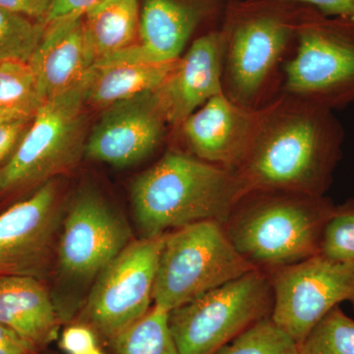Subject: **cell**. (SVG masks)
<instances>
[{
  "label": "cell",
  "mask_w": 354,
  "mask_h": 354,
  "mask_svg": "<svg viewBox=\"0 0 354 354\" xmlns=\"http://www.w3.org/2000/svg\"><path fill=\"white\" fill-rule=\"evenodd\" d=\"M344 140L334 111L281 93L264 106L255 136L232 172L244 196L252 192L325 196Z\"/></svg>",
  "instance_id": "1"
},
{
  "label": "cell",
  "mask_w": 354,
  "mask_h": 354,
  "mask_svg": "<svg viewBox=\"0 0 354 354\" xmlns=\"http://www.w3.org/2000/svg\"><path fill=\"white\" fill-rule=\"evenodd\" d=\"M309 6L281 0H227L223 37V91L235 104L259 109L276 95L283 59L295 50Z\"/></svg>",
  "instance_id": "2"
},
{
  "label": "cell",
  "mask_w": 354,
  "mask_h": 354,
  "mask_svg": "<svg viewBox=\"0 0 354 354\" xmlns=\"http://www.w3.org/2000/svg\"><path fill=\"white\" fill-rule=\"evenodd\" d=\"M244 197L232 171L171 151L135 179L131 199L141 237L199 223H227Z\"/></svg>",
  "instance_id": "3"
},
{
  "label": "cell",
  "mask_w": 354,
  "mask_h": 354,
  "mask_svg": "<svg viewBox=\"0 0 354 354\" xmlns=\"http://www.w3.org/2000/svg\"><path fill=\"white\" fill-rule=\"evenodd\" d=\"M335 208L325 196L248 193L225 228L237 252L254 268L277 271L320 253L324 227Z\"/></svg>",
  "instance_id": "4"
},
{
  "label": "cell",
  "mask_w": 354,
  "mask_h": 354,
  "mask_svg": "<svg viewBox=\"0 0 354 354\" xmlns=\"http://www.w3.org/2000/svg\"><path fill=\"white\" fill-rule=\"evenodd\" d=\"M133 241L127 221L100 193L81 191L65 211L55 260L53 304L62 323L82 309L100 274Z\"/></svg>",
  "instance_id": "5"
},
{
  "label": "cell",
  "mask_w": 354,
  "mask_h": 354,
  "mask_svg": "<svg viewBox=\"0 0 354 354\" xmlns=\"http://www.w3.org/2000/svg\"><path fill=\"white\" fill-rule=\"evenodd\" d=\"M254 269L232 245L223 223L205 221L177 228L165 234L153 305L171 312Z\"/></svg>",
  "instance_id": "6"
},
{
  "label": "cell",
  "mask_w": 354,
  "mask_h": 354,
  "mask_svg": "<svg viewBox=\"0 0 354 354\" xmlns=\"http://www.w3.org/2000/svg\"><path fill=\"white\" fill-rule=\"evenodd\" d=\"M281 93L330 109L354 102V22L309 7L292 57L283 67Z\"/></svg>",
  "instance_id": "7"
},
{
  "label": "cell",
  "mask_w": 354,
  "mask_h": 354,
  "mask_svg": "<svg viewBox=\"0 0 354 354\" xmlns=\"http://www.w3.org/2000/svg\"><path fill=\"white\" fill-rule=\"evenodd\" d=\"M86 106L84 81L44 102L12 156L0 167V193L41 185L80 160L88 134Z\"/></svg>",
  "instance_id": "8"
},
{
  "label": "cell",
  "mask_w": 354,
  "mask_h": 354,
  "mask_svg": "<svg viewBox=\"0 0 354 354\" xmlns=\"http://www.w3.org/2000/svg\"><path fill=\"white\" fill-rule=\"evenodd\" d=\"M274 306L271 276L254 269L169 312L181 354H215Z\"/></svg>",
  "instance_id": "9"
},
{
  "label": "cell",
  "mask_w": 354,
  "mask_h": 354,
  "mask_svg": "<svg viewBox=\"0 0 354 354\" xmlns=\"http://www.w3.org/2000/svg\"><path fill=\"white\" fill-rule=\"evenodd\" d=\"M165 234L132 241L109 263L81 309L80 324L113 342L150 311Z\"/></svg>",
  "instance_id": "10"
},
{
  "label": "cell",
  "mask_w": 354,
  "mask_h": 354,
  "mask_svg": "<svg viewBox=\"0 0 354 354\" xmlns=\"http://www.w3.org/2000/svg\"><path fill=\"white\" fill-rule=\"evenodd\" d=\"M271 279L272 319L298 344L342 302L348 301L354 308V261L317 254L274 271Z\"/></svg>",
  "instance_id": "11"
},
{
  "label": "cell",
  "mask_w": 354,
  "mask_h": 354,
  "mask_svg": "<svg viewBox=\"0 0 354 354\" xmlns=\"http://www.w3.org/2000/svg\"><path fill=\"white\" fill-rule=\"evenodd\" d=\"M64 216L53 179L0 214V277L41 279L48 274L55 266Z\"/></svg>",
  "instance_id": "12"
},
{
  "label": "cell",
  "mask_w": 354,
  "mask_h": 354,
  "mask_svg": "<svg viewBox=\"0 0 354 354\" xmlns=\"http://www.w3.org/2000/svg\"><path fill=\"white\" fill-rule=\"evenodd\" d=\"M167 124L156 90L116 102L88 133L84 156L118 169L131 167L157 150Z\"/></svg>",
  "instance_id": "13"
},
{
  "label": "cell",
  "mask_w": 354,
  "mask_h": 354,
  "mask_svg": "<svg viewBox=\"0 0 354 354\" xmlns=\"http://www.w3.org/2000/svg\"><path fill=\"white\" fill-rule=\"evenodd\" d=\"M227 3V0H141L138 43L99 64L179 59L199 26L216 13L223 14Z\"/></svg>",
  "instance_id": "14"
},
{
  "label": "cell",
  "mask_w": 354,
  "mask_h": 354,
  "mask_svg": "<svg viewBox=\"0 0 354 354\" xmlns=\"http://www.w3.org/2000/svg\"><path fill=\"white\" fill-rule=\"evenodd\" d=\"M263 111L264 106L243 108L221 93L203 104L179 127L195 158L232 171L248 150Z\"/></svg>",
  "instance_id": "15"
},
{
  "label": "cell",
  "mask_w": 354,
  "mask_h": 354,
  "mask_svg": "<svg viewBox=\"0 0 354 354\" xmlns=\"http://www.w3.org/2000/svg\"><path fill=\"white\" fill-rule=\"evenodd\" d=\"M223 62L221 29L193 41L171 75L156 90L169 124L180 127L209 99L223 93Z\"/></svg>",
  "instance_id": "16"
},
{
  "label": "cell",
  "mask_w": 354,
  "mask_h": 354,
  "mask_svg": "<svg viewBox=\"0 0 354 354\" xmlns=\"http://www.w3.org/2000/svg\"><path fill=\"white\" fill-rule=\"evenodd\" d=\"M29 62L44 102L80 85L95 64L83 15L46 24Z\"/></svg>",
  "instance_id": "17"
},
{
  "label": "cell",
  "mask_w": 354,
  "mask_h": 354,
  "mask_svg": "<svg viewBox=\"0 0 354 354\" xmlns=\"http://www.w3.org/2000/svg\"><path fill=\"white\" fill-rule=\"evenodd\" d=\"M0 323L41 348L57 339L62 322L39 279L6 276L0 277Z\"/></svg>",
  "instance_id": "18"
},
{
  "label": "cell",
  "mask_w": 354,
  "mask_h": 354,
  "mask_svg": "<svg viewBox=\"0 0 354 354\" xmlns=\"http://www.w3.org/2000/svg\"><path fill=\"white\" fill-rule=\"evenodd\" d=\"M178 62H113L95 65L84 80L87 106L102 109L160 88Z\"/></svg>",
  "instance_id": "19"
},
{
  "label": "cell",
  "mask_w": 354,
  "mask_h": 354,
  "mask_svg": "<svg viewBox=\"0 0 354 354\" xmlns=\"http://www.w3.org/2000/svg\"><path fill=\"white\" fill-rule=\"evenodd\" d=\"M140 15L141 0H100L83 14L95 64L138 43Z\"/></svg>",
  "instance_id": "20"
},
{
  "label": "cell",
  "mask_w": 354,
  "mask_h": 354,
  "mask_svg": "<svg viewBox=\"0 0 354 354\" xmlns=\"http://www.w3.org/2000/svg\"><path fill=\"white\" fill-rule=\"evenodd\" d=\"M43 104L29 62L0 64V121L32 120Z\"/></svg>",
  "instance_id": "21"
},
{
  "label": "cell",
  "mask_w": 354,
  "mask_h": 354,
  "mask_svg": "<svg viewBox=\"0 0 354 354\" xmlns=\"http://www.w3.org/2000/svg\"><path fill=\"white\" fill-rule=\"evenodd\" d=\"M169 318V312L153 305L143 318L111 342L115 354H181Z\"/></svg>",
  "instance_id": "22"
},
{
  "label": "cell",
  "mask_w": 354,
  "mask_h": 354,
  "mask_svg": "<svg viewBox=\"0 0 354 354\" xmlns=\"http://www.w3.org/2000/svg\"><path fill=\"white\" fill-rule=\"evenodd\" d=\"M215 354H299V344L269 316L247 328Z\"/></svg>",
  "instance_id": "23"
},
{
  "label": "cell",
  "mask_w": 354,
  "mask_h": 354,
  "mask_svg": "<svg viewBox=\"0 0 354 354\" xmlns=\"http://www.w3.org/2000/svg\"><path fill=\"white\" fill-rule=\"evenodd\" d=\"M46 23L0 7V64L30 62L46 31Z\"/></svg>",
  "instance_id": "24"
},
{
  "label": "cell",
  "mask_w": 354,
  "mask_h": 354,
  "mask_svg": "<svg viewBox=\"0 0 354 354\" xmlns=\"http://www.w3.org/2000/svg\"><path fill=\"white\" fill-rule=\"evenodd\" d=\"M299 354H354L353 319L335 307L299 344Z\"/></svg>",
  "instance_id": "25"
},
{
  "label": "cell",
  "mask_w": 354,
  "mask_h": 354,
  "mask_svg": "<svg viewBox=\"0 0 354 354\" xmlns=\"http://www.w3.org/2000/svg\"><path fill=\"white\" fill-rule=\"evenodd\" d=\"M337 261H354V200L337 207L324 227L320 253Z\"/></svg>",
  "instance_id": "26"
},
{
  "label": "cell",
  "mask_w": 354,
  "mask_h": 354,
  "mask_svg": "<svg viewBox=\"0 0 354 354\" xmlns=\"http://www.w3.org/2000/svg\"><path fill=\"white\" fill-rule=\"evenodd\" d=\"M60 346L69 354L84 353L97 346L95 333L84 324L70 326L62 333Z\"/></svg>",
  "instance_id": "27"
},
{
  "label": "cell",
  "mask_w": 354,
  "mask_h": 354,
  "mask_svg": "<svg viewBox=\"0 0 354 354\" xmlns=\"http://www.w3.org/2000/svg\"><path fill=\"white\" fill-rule=\"evenodd\" d=\"M32 120L0 121V167L12 156Z\"/></svg>",
  "instance_id": "28"
},
{
  "label": "cell",
  "mask_w": 354,
  "mask_h": 354,
  "mask_svg": "<svg viewBox=\"0 0 354 354\" xmlns=\"http://www.w3.org/2000/svg\"><path fill=\"white\" fill-rule=\"evenodd\" d=\"M312 7L330 18H342L354 22V0H281Z\"/></svg>",
  "instance_id": "29"
},
{
  "label": "cell",
  "mask_w": 354,
  "mask_h": 354,
  "mask_svg": "<svg viewBox=\"0 0 354 354\" xmlns=\"http://www.w3.org/2000/svg\"><path fill=\"white\" fill-rule=\"evenodd\" d=\"M55 0H0V7L46 23Z\"/></svg>",
  "instance_id": "30"
},
{
  "label": "cell",
  "mask_w": 354,
  "mask_h": 354,
  "mask_svg": "<svg viewBox=\"0 0 354 354\" xmlns=\"http://www.w3.org/2000/svg\"><path fill=\"white\" fill-rule=\"evenodd\" d=\"M0 354H39V348L0 323Z\"/></svg>",
  "instance_id": "31"
},
{
  "label": "cell",
  "mask_w": 354,
  "mask_h": 354,
  "mask_svg": "<svg viewBox=\"0 0 354 354\" xmlns=\"http://www.w3.org/2000/svg\"><path fill=\"white\" fill-rule=\"evenodd\" d=\"M100 0H55L46 20V25L55 21L83 15Z\"/></svg>",
  "instance_id": "32"
},
{
  "label": "cell",
  "mask_w": 354,
  "mask_h": 354,
  "mask_svg": "<svg viewBox=\"0 0 354 354\" xmlns=\"http://www.w3.org/2000/svg\"><path fill=\"white\" fill-rule=\"evenodd\" d=\"M77 354H102L101 349H99L95 346V348L92 349H88L87 351H84V353H77Z\"/></svg>",
  "instance_id": "33"
}]
</instances>
